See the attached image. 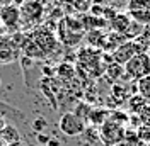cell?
Wrapping results in <instances>:
<instances>
[{
	"label": "cell",
	"instance_id": "obj_8",
	"mask_svg": "<svg viewBox=\"0 0 150 146\" xmlns=\"http://www.w3.org/2000/svg\"><path fill=\"white\" fill-rule=\"evenodd\" d=\"M0 139L5 143V145H14V143H19V141H22L21 139V134H19V131L16 126H12V124H7L5 128L2 129V133H0Z\"/></svg>",
	"mask_w": 150,
	"mask_h": 146
},
{
	"label": "cell",
	"instance_id": "obj_13",
	"mask_svg": "<svg viewBox=\"0 0 150 146\" xmlns=\"http://www.w3.org/2000/svg\"><path fill=\"white\" fill-rule=\"evenodd\" d=\"M137 136L140 139L142 143H150V126H140L137 129Z\"/></svg>",
	"mask_w": 150,
	"mask_h": 146
},
{
	"label": "cell",
	"instance_id": "obj_9",
	"mask_svg": "<svg viewBox=\"0 0 150 146\" xmlns=\"http://www.w3.org/2000/svg\"><path fill=\"white\" fill-rule=\"evenodd\" d=\"M147 105H149V102L145 100L142 95H138V93H133L130 99H128V107H130V112L133 116H138Z\"/></svg>",
	"mask_w": 150,
	"mask_h": 146
},
{
	"label": "cell",
	"instance_id": "obj_3",
	"mask_svg": "<svg viewBox=\"0 0 150 146\" xmlns=\"http://www.w3.org/2000/svg\"><path fill=\"white\" fill-rule=\"evenodd\" d=\"M125 131L126 128L123 124L108 119L101 128V141L104 143V146H118L125 139Z\"/></svg>",
	"mask_w": 150,
	"mask_h": 146
},
{
	"label": "cell",
	"instance_id": "obj_17",
	"mask_svg": "<svg viewBox=\"0 0 150 146\" xmlns=\"http://www.w3.org/2000/svg\"><path fill=\"white\" fill-rule=\"evenodd\" d=\"M36 138H38V143H39V146H46L48 141H50V138H48L46 134H43V133H39Z\"/></svg>",
	"mask_w": 150,
	"mask_h": 146
},
{
	"label": "cell",
	"instance_id": "obj_6",
	"mask_svg": "<svg viewBox=\"0 0 150 146\" xmlns=\"http://www.w3.org/2000/svg\"><path fill=\"white\" fill-rule=\"evenodd\" d=\"M21 9H17L16 5H5L0 10V22L7 31H16L21 26Z\"/></svg>",
	"mask_w": 150,
	"mask_h": 146
},
{
	"label": "cell",
	"instance_id": "obj_22",
	"mask_svg": "<svg viewBox=\"0 0 150 146\" xmlns=\"http://www.w3.org/2000/svg\"><path fill=\"white\" fill-rule=\"evenodd\" d=\"M147 55L150 56V46H149V48H147Z\"/></svg>",
	"mask_w": 150,
	"mask_h": 146
},
{
	"label": "cell",
	"instance_id": "obj_20",
	"mask_svg": "<svg viewBox=\"0 0 150 146\" xmlns=\"http://www.w3.org/2000/svg\"><path fill=\"white\" fill-rule=\"evenodd\" d=\"M9 146H26L22 141H19V143H14V145H9Z\"/></svg>",
	"mask_w": 150,
	"mask_h": 146
},
{
	"label": "cell",
	"instance_id": "obj_7",
	"mask_svg": "<svg viewBox=\"0 0 150 146\" xmlns=\"http://www.w3.org/2000/svg\"><path fill=\"white\" fill-rule=\"evenodd\" d=\"M41 15H43V7L34 0H28L21 9V17L24 22H36Z\"/></svg>",
	"mask_w": 150,
	"mask_h": 146
},
{
	"label": "cell",
	"instance_id": "obj_14",
	"mask_svg": "<svg viewBox=\"0 0 150 146\" xmlns=\"http://www.w3.org/2000/svg\"><path fill=\"white\" fill-rule=\"evenodd\" d=\"M84 136H87L85 138V141L87 143H97L99 141V138H101V133H97V129H94V128H85V131H84Z\"/></svg>",
	"mask_w": 150,
	"mask_h": 146
},
{
	"label": "cell",
	"instance_id": "obj_2",
	"mask_svg": "<svg viewBox=\"0 0 150 146\" xmlns=\"http://www.w3.org/2000/svg\"><path fill=\"white\" fill-rule=\"evenodd\" d=\"M126 15L140 26H150V0H128Z\"/></svg>",
	"mask_w": 150,
	"mask_h": 146
},
{
	"label": "cell",
	"instance_id": "obj_18",
	"mask_svg": "<svg viewBox=\"0 0 150 146\" xmlns=\"http://www.w3.org/2000/svg\"><path fill=\"white\" fill-rule=\"evenodd\" d=\"M46 146H63V143H62V141H60V139H58V138H50V141H48V145Z\"/></svg>",
	"mask_w": 150,
	"mask_h": 146
},
{
	"label": "cell",
	"instance_id": "obj_4",
	"mask_svg": "<svg viewBox=\"0 0 150 146\" xmlns=\"http://www.w3.org/2000/svg\"><path fill=\"white\" fill-rule=\"evenodd\" d=\"M58 128L67 136H80L84 134L87 126H85L84 119H80L75 112H65L58 121Z\"/></svg>",
	"mask_w": 150,
	"mask_h": 146
},
{
	"label": "cell",
	"instance_id": "obj_11",
	"mask_svg": "<svg viewBox=\"0 0 150 146\" xmlns=\"http://www.w3.org/2000/svg\"><path fill=\"white\" fill-rule=\"evenodd\" d=\"M137 93L142 95V97L150 104V75L137 82Z\"/></svg>",
	"mask_w": 150,
	"mask_h": 146
},
{
	"label": "cell",
	"instance_id": "obj_25",
	"mask_svg": "<svg viewBox=\"0 0 150 146\" xmlns=\"http://www.w3.org/2000/svg\"><path fill=\"white\" fill-rule=\"evenodd\" d=\"M38 146H39V145H38Z\"/></svg>",
	"mask_w": 150,
	"mask_h": 146
},
{
	"label": "cell",
	"instance_id": "obj_16",
	"mask_svg": "<svg viewBox=\"0 0 150 146\" xmlns=\"http://www.w3.org/2000/svg\"><path fill=\"white\" fill-rule=\"evenodd\" d=\"M46 124H48V122H46V119H45V117H38V119L33 121V129L39 134V133H43V129L46 128Z\"/></svg>",
	"mask_w": 150,
	"mask_h": 146
},
{
	"label": "cell",
	"instance_id": "obj_21",
	"mask_svg": "<svg viewBox=\"0 0 150 146\" xmlns=\"http://www.w3.org/2000/svg\"><path fill=\"white\" fill-rule=\"evenodd\" d=\"M0 146H9V145H5V143H4V141L0 139Z\"/></svg>",
	"mask_w": 150,
	"mask_h": 146
},
{
	"label": "cell",
	"instance_id": "obj_10",
	"mask_svg": "<svg viewBox=\"0 0 150 146\" xmlns=\"http://www.w3.org/2000/svg\"><path fill=\"white\" fill-rule=\"evenodd\" d=\"M108 77L111 78L112 82H118V80H121L123 77H126V73H125V66L123 65H118V63H111L108 66Z\"/></svg>",
	"mask_w": 150,
	"mask_h": 146
},
{
	"label": "cell",
	"instance_id": "obj_15",
	"mask_svg": "<svg viewBox=\"0 0 150 146\" xmlns=\"http://www.w3.org/2000/svg\"><path fill=\"white\" fill-rule=\"evenodd\" d=\"M138 119H140L142 126H150V104L138 114Z\"/></svg>",
	"mask_w": 150,
	"mask_h": 146
},
{
	"label": "cell",
	"instance_id": "obj_5",
	"mask_svg": "<svg viewBox=\"0 0 150 146\" xmlns=\"http://www.w3.org/2000/svg\"><path fill=\"white\" fill-rule=\"evenodd\" d=\"M138 53H143L142 46L137 43V41H125L121 46H118L114 51H112V63H118V65H125L130 61L133 56H137Z\"/></svg>",
	"mask_w": 150,
	"mask_h": 146
},
{
	"label": "cell",
	"instance_id": "obj_19",
	"mask_svg": "<svg viewBox=\"0 0 150 146\" xmlns=\"http://www.w3.org/2000/svg\"><path fill=\"white\" fill-rule=\"evenodd\" d=\"M5 126H7V122H5V119H4L2 116H0V133H2V129L5 128Z\"/></svg>",
	"mask_w": 150,
	"mask_h": 146
},
{
	"label": "cell",
	"instance_id": "obj_1",
	"mask_svg": "<svg viewBox=\"0 0 150 146\" xmlns=\"http://www.w3.org/2000/svg\"><path fill=\"white\" fill-rule=\"evenodd\" d=\"M125 73L135 83L138 80H142V78H145V77H149L150 75V56L147 55V51L133 56L130 61L125 65Z\"/></svg>",
	"mask_w": 150,
	"mask_h": 146
},
{
	"label": "cell",
	"instance_id": "obj_12",
	"mask_svg": "<svg viewBox=\"0 0 150 146\" xmlns=\"http://www.w3.org/2000/svg\"><path fill=\"white\" fill-rule=\"evenodd\" d=\"M91 122L92 126H99V124H104L108 119H109V112H104L103 109H97V110H91Z\"/></svg>",
	"mask_w": 150,
	"mask_h": 146
},
{
	"label": "cell",
	"instance_id": "obj_24",
	"mask_svg": "<svg viewBox=\"0 0 150 146\" xmlns=\"http://www.w3.org/2000/svg\"><path fill=\"white\" fill-rule=\"evenodd\" d=\"M0 85H2V80H0Z\"/></svg>",
	"mask_w": 150,
	"mask_h": 146
},
{
	"label": "cell",
	"instance_id": "obj_23",
	"mask_svg": "<svg viewBox=\"0 0 150 146\" xmlns=\"http://www.w3.org/2000/svg\"><path fill=\"white\" fill-rule=\"evenodd\" d=\"M145 146H150V143H147V145H145Z\"/></svg>",
	"mask_w": 150,
	"mask_h": 146
}]
</instances>
